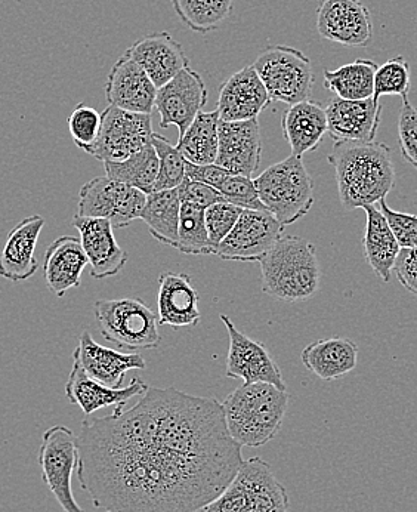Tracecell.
Masks as SVG:
<instances>
[{
  "instance_id": "cell-7",
  "label": "cell",
  "mask_w": 417,
  "mask_h": 512,
  "mask_svg": "<svg viewBox=\"0 0 417 512\" xmlns=\"http://www.w3.org/2000/svg\"><path fill=\"white\" fill-rule=\"evenodd\" d=\"M94 314L101 336L122 350H154L162 342L159 316L141 299H100Z\"/></svg>"
},
{
  "instance_id": "cell-4",
  "label": "cell",
  "mask_w": 417,
  "mask_h": 512,
  "mask_svg": "<svg viewBox=\"0 0 417 512\" xmlns=\"http://www.w3.org/2000/svg\"><path fill=\"white\" fill-rule=\"evenodd\" d=\"M262 292L286 302L313 298L320 289L321 268L313 243L298 236H283L259 259Z\"/></svg>"
},
{
  "instance_id": "cell-35",
  "label": "cell",
  "mask_w": 417,
  "mask_h": 512,
  "mask_svg": "<svg viewBox=\"0 0 417 512\" xmlns=\"http://www.w3.org/2000/svg\"><path fill=\"white\" fill-rule=\"evenodd\" d=\"M206 209L193 203H181L179 214L178 249L185 255H213L205 220Z\"/></svg>"
},
{
  "instance_id": "cell-44",
  "label": "cell",
  "mask_w": 417,
  "mask_h": 512,
  "mask_svg": "<svg viewBox=\"0 0 417 512\" xmlns=\"http://www.w3.org/2000/svg\"><path fill=\"white\" fill-rule=\"evenodd\" d=\"M394 273L400 285L417 296V246L401 249L395 261Z\"/></svg>"
},
{
  "instance_id": "cell-38",
  "label": "cell",
  "mask_w": 417,
  "mask_h": 512,
  "mask_svg": "<svg viewBox=\"0 0 417 512\" xmlns=\"http://www.w3.org/2000/svg\"><path fill=\"white\" fill-rule=\"evenodd\" d=\"M101 125H103V114L98 113L94 107L86 106L80 103L69 117V131L74 144L80 150H88L94 146L95 141L100 135Z\"/></svg>"
},
{
  "instance_id": "cell-16",
  "label": "cell",
  "mask_w": 417,
  "mask_h": 512,
  "mask_svg": "<svg viewBox=\"0 0 417 512\" xmlns=\"http://www.w3.org/2000/svg\"><path fill=\"white\" fill-rule=\"evenodd\" d=\"M261 157L262 141L258 119L219 122V147L215 165L234 175L255 178Z\"/></svg>"
},
{
  "instance_id": "cell-15",
  "label": "cell",
  "mask_w": 417,
  "mask_h": 512,
  "mask_svg": "<svg viewBox=\"0 0 417 512\" xmlns=\"http://www.w3.org/2000/svg\"><path fill=\"white\" fill-rule=\"evenodd\" d=\"M317 32L339 45L363 48L373 37V18L361 0H320Z\"/></svg>"
},
{
  "instance_id": "cell-13",
  "label": "cell",
  "mask_w": 417,
  "mask_h": 512,
  "mask_svg": "<svg viewBox=\"0 0 417 512\" xmlns=\"http://www.w3.org/2000/svg\"><path fill=\"white\" fill-rule=\"evenodd\" d=\"M206 103L208 88L205 80L190 66L185 67L174 79L157 89L154 107L160 114V128L176 126L181 138Z\"/></svg>"
},
{
  "instance_id": "cell-21",
  "label": "cell",
  "mask_w": 417,
  "mask_h": 512,
  "mask_svg": "<svg viewBox=\"0 0 417 512\" xmlns=\"http://www.w3.org/2000/svg\"><path fill=\"white\" fill-rule=\"evenodd\" d=\"M270 104L267 89L258 73L253 66H247L222 83L216 110L224 122H240L258 119Z\"/></svg>"
},
{
  "instance_id": "cell-2",
  "label": "cell",
  "mask_w": 417,
  "mask_h": 512,
  "mask_svg": "<svg viewBox=\"0 0 417 512\" xmlns=\"http://www.w3.org/2000/svg\"><path fill=\"white\" fill-rule=\"evenodd\" d=\"M327 160L335 168L339 199L347 211L376 205L394 188V160L386 144L335 143Z\"/></svg>"
},
{
  "instance_id": "cell-9",
  "label": "cell",
  "mask_w": 417,
  "mask_h": 512,
  "mask_svg": "<svg viewBox=\"0 0 417 512\" xmlns=\"http://www.w3.org/2000/svg\"><path fill=\"white\" fill-rule=\"evenodd\" d=\"M43 483L63 512H85L73 495L74 471L79 465L77 436L66 425H55L43 433L37 453Z\"/></svg>"
},
{
  "instance_id": "cell-8",
  "label": "cell",
  "mask_w": 417,
  "mask_h": 512,
  "mask_svg": "<svg viewBox=\"0 0 417 512\" xmlns=\"http://www.w3.org/2000/svg\"><path fill=\"white\" fill-rule=\"evenodd\" d=\"M252 66L264 83L271 103L295 106L310 100L314 86L313 63L299 49L286 45L268 46Z\"/></svg>"
},
{
  "instance_id": "cell-11",
  "label": "cell",
  "mask_w": 417,
  "mask_h": 512,
  "mask_svg": "<svg viewBox=\"0 0 417 512\" xmlns=\"http://www.w3.org/2000/svg\"><path fill=\"white\" fill-rule=\"evenodd\" d=\"M145 202L147 194L105 175L88 181L80 188L76 215L101 218L110 221L114 228H125L138 220Z\"/></svg>"
},
{
  "instance_id": "cell-29",
  "label": "cell",
  "mask_w": 417,
  "mask_h": 512,
  "mask_svg": "<svg viewBox=\"0 0 417 512\" xmlns=\"http://www.w3.org/2000/svg\"><path fill=\"white\" fill-rule=\"evenodd\" d=\"M366 212V230L363 237L364 259L372 268L376 277L383 283H389L394 271L395 261L401 246L389 228L388 222L375 205L363 208Z\"/></svg>"
},
{
  "instance_id": "cell-25",
  "label": "cell",
  "mask_w": 417,
  "mask_h": 512,
  "mask_svg": "<svg viewBox=\"0 0 417 512\" xmlns=\"http://www.w3.org/2000/svg\"><path fill=\"white\" fill-rule=\"evenodd\" d=\"M159 323L174 329L196 328L202 320L200 296L191 277L184 273H163L159 277Z\"/></svg>"
},
{
  "instance_id": "cell-17",
  "label": "cell",
  "mask_w": 417,
  "mask_h": 512,
  "mask_svg": "<svg viewBox=\"0 0 417 512\" xmlns=\"http://www.w3.org/2000/svg\"><path fill=\"white\" fill-rule=\"evenodd\" d=\"M157 86L145 70L123 54L111 67L105 82V98L111 107L131 113L151 114Z\"/></svg>"
},
{
  "instance_id": "cell-12",
  "label": "cell",
  "mask_w": 417,
  "mask_h": 512,
  "mask_svg": "<svg viewBox=\"0 0 417 512\" xmlns=\"http://www.w3.org/2000/svg\"><path fill=\"white\" fill-rule=\"evenodd\" d=\"M284 225L270 212L243 209L231 233L213 255L225 261L258 262L283 237Z\"/></svg>"
},
{
  "instance_id": "cell-18",
  "label": "cell",
  "mask_w": 417,
  "mask_h": 512,
  "mask_svg": "<svg viewBox=\"0 0 417 512\" xmlns=\"http://www.w3.org/2000/svg\"><path fill=\"white\" fill-rule=\"evenodd\" d=\"M379 101L335 97L326 107L327 132L335 143H373L381 125Z\"/></svg>"
},
{
  "instance_id": "cell-45",
  "label": "cell",
  "mask_w": 417,
  "mask_h": 512,
  "mask_svg": "<svg viewBox=\"0 0 417 512\" xmlns=\"http://www.w3.org/2000/svg\"><path fill=\"white\" fill-rule=\"evenodd\" d=\"M228 174L230 172L225 171L215 163L213 165H193V163L185 162V177L199 181V183L208 184L213 188H218Z\"/></svg>"
},
{
  "instance_id": "cell-40",
  "label": "cell",
  "mask_w": 417,
  "mask_h": 512,
  "mask_svg": "<svg viewBox=\"0 0 417 512\" xmlns=\"http://www.w3.org/2000/svg\"><path fill=\"white\" fill-rule=\"evenodd\" d=\"M243 209L233 203L221 202L206 209L205 220L208 228L209 240L215 252L216 246L231 233L236 222L239 221Z\"/></svg>"
},
{
  "instance_id": "cell-24",
  "label": "cell",
  "mask_w": 417,
  "mask_h": 512,
  "mask_svg": "<svg viewBox=\"0 0 417 512\" xmlns=\"http://www.w3.org/2000/svg\"><path fill=\"white\" fill-rule=\"evenodd\" d=\"M45 227V218L40 215L24 218L15 225L6 237L0 251V277L9 282H26L39 270L36 246Z\"/></svg>"
},
{
  "instance_id": "cell-10",
  "label": "cell",
  "mask_w": 417,
  "mask_h": 512,
  "mask_svg": "<svg viewBox=\"0 0 417 512\" xmlns=\"http://www.w3.org/2000/svg\"><path fill=\"white\" fill-rule=\"evenodd\" d=\"M153 135L151 114L131 113L110 106L103 111L98 140L85 153L104 163L123 162L150 146Z\"/></svg>"
},
{
  "instance_id": "cell-3",
  "label": "cell",
  "mask_w": 417,
  "mask_h": 512,
  "mask_svg": "<svg viewBox=\"0 0 417 512\" xmlns=\"http://www.w3.org/2000/svg\"><path fill=\"white\" fill-rule=\"evenodd\" d=\"M289 406L287 391L264 382L243 384L224 402L228 433L242 447H262L276 439Z\"/></svg>"
},
{
  "instance_id": "cell-41",
  "label": "cell",
  "mask_w": 417,
  "mask_h": 512,
  "mask_svg": "<svg viewBox=\"0 0 417 512\" xmlns=\"http://www.w3.org/2000/svg\"><path fill=\"white\" fill-rule=\"evenodd\" d=\"M398 144L404 160L417 171V107L410 103L409 95L403 97L398 117Z\"/></svg>"
},
{
  "instance_id": "cell-20",
  "label": "cell",
  "mask_w": 417,
  "mask_h": 512,
  "mask_svg": "<svg viewBox=\"0 0 417 512\" xmlns=\"http://www.w3.org/2000/svg\"><path fill=\"white\" fill-rule=\"evenodd\" d=\"M86 373L95 381L110 388H123L125 375L129 370H144L147 367L144 357L138 353H122L95 342L89 330H83L79 345L73 353Z\"/></svg>"
},
{
  "instance_id": "cell-34",
  "label": "cell",
  "mask_w": 417,
  "mask_h": 512,
  "mask_svg": "<svg viewBox=\"0 0 417 512\" xmlns=\"http://www.w3.org/2000/svg\"><path fill=\"white\" fill-rule=\"evenodd\" d=\"M179 20L194 33L218 30L233 14L234 0H171Z\"/></svg>"
},
{
  "instance_id": "cell-42",
  "label": "cell",
  "mask_w": 417,
  "mask_h": 512,
  "mask_svg": "<svg viewBox=\"0 0 417 512\" xmlns=\"http://www.w3.org/2000/svg\"><path fill=\"white\" fill-rule=\"evenodd\" d=\"M379 209L394 233L395 239L400 243L401 249L416 248L417 246V215L404 214L389 208L385 199L379 202Z\"/></svg>"
},
{
  "instance_id": "cell-6",
  "label": "cell",
  "mask_w": 417,
  "mask_h": 512,
  "mask_svg": "<svg viewBox=\"0 0 417 512\" xmlns=\"http://www.w3.org/2000/svg\"><path fill=\"white\" fill-rule=\"evenodd\" d=\"M289 495L273 468L255 456L240 467L227 489L196 512H287Z\"/></svg>"
},
{
  "instance_id": "cell-33",
  "label": "cell",
  "mask_w": 417,
  "mask_h": 512,
  "mask_svg": "<svg viewBox=\"0 0 417 512\" xmlns=\"http://www.w3.org/2000/svg\"><path fill=\"white\" fill-rule=\"evenodd\" d=\"M104 168L105 174L111 180L150 194L153 193L159 175V157L153 144H150L123 162L104 163Z\"/></svg>"
},
{
  "instance_id": "cell-37",
  "label": "cell",
  "mask_w": 417,
  "mask_h": 512,
  "mask_svg": "<svg viewBox=\"0 0 417 512\" xmlns=\"http://www.w3.org/2000/svg\"><path fill=\"white\" fill-rule=\"evenodd\" d=\"M412 85V72L403 55L391 58L378 67L375 74V94L373 100L379 101L383 95H409Z\"/></svg>"
},
{
  "instance_id": "cell-26",
  "label": "cell",
  "mask_w": 417,
  "mask_h": 512,
  "mask_svg": "<svg viewBox=\"0 0 417 512\" xmlns=\"http://www.w3.org/2000/svg\"><path fill=\"white\" fill-rule=\"evenodd\" d=\"M89 261L79 237L61 236L48 246L43 274L49 291L63 298L70 289L79 288Z\"/></svg>"
},
{
  "instance_id": "cell-30",
  "label": "cell",
  "mask_w": 417,
  "mask_h": 512,
  "mask_svg": "<svg viewBox=\"0 0 417 512\" xmlns=\"http://www.w3.org/2000/svg\"><path fill=\"white\" fill-rule=\"evenodd\" d=\"M179 214L181 199L178 191H153L147 194V202L142 209L139 220L147 224L151 236L162 245L178 246Z\"/></svg>"
},
{
  "instance_id": "cell-43",
  "label": "cell",
  "mask_w": 417,
  "mask_h": 512,
  "mask_svg": "<svg viewBox=\"0 0 417 512\" xmlns=\"http://www.w3.org/2000/svg\"><path fill=\"white\" fill-rule=\"evenodd\" d=\"M181 203H193L200 208L208 209L216 203L225 202L224 196L216 188L199 181L190 180L185 177L181 185L176 188Z\"/></svg>"
},
{
  "instance_id": "cell-39",
  "label": "cell",
  "mask_w": 417,
  "mask_h": 512,
  "mask_svg": "<svg viewBox=\"0 0 417 512\" xmlns=\"http://www.w3.org/2000/svg\"><path fill=\"white\" fill-rule=\"evenodd\" d=\"M216 190L224 196L225 202L233 203V205L239 206V208L252 209V211H267L264 203L259 199L258 190H256L255 183H253V178L234 175L230 172Z\"/></svg>"
},
{
  "instance_id": "cell-27",
  "label": "cell",
  "mask_w": 417,
  "mask_h": 512,
  "mask_svg": "<svg viewBox=\"0 0 417 512\" xmlns=\"http://www.w3.org/2000/svg\"><path fill=\"white\" fill-rule=\"evenodd\" d=\"M281 131L293 156L317 150L327 134L326 107L310 100L287 107L281 116Z\"/></svg>"
},
{
  "instance_id": "cell-32",
  "label": "cell",
  "mask_w": 417,
  "mask_h": 512,
  "mask_svg": "<svg viewBox=\"0 0 417 512\" xmlns=\"http://www.w3.org/2000/svg\"><path fill=\"white\" fill-rule=\"evenodd\" d=\"M218 110L200 111L190 128L179 138L176 148L181 151L187 162L193 165H213L218 156L219 147Z\"/></svg>"
},
{
  "instance_id": "cell-22",
  "label": "cell",
  "mask_w": 417,
  "mask_h": 512,
  "mask_svg": "<svg viewBox=\"0 0 417 512\" xmlns=\"http://www.w3.org/2000/svg\"><path fill=\"white\" fill-rule=\"evenodd\" d=\"M125 55L145 70L157 89L190 66L181 43L168 32L151 33L142 37L131 48L126 49Z\"/></svg>"
},
{
  "instance_id": "cell-1",
  "label": "cell",
  "mask_w": 417,
  "mask_h": 512,
  "mask_svg": "<svg viewBox=\"0 0 417 512\" xmlns=\"http://www.w3.org/2000/svg\"><path fill=\"white\" fill-rule=\"evenodd\" d=\"M242 449L218 400L148 387L131 409L82 422L76 473L107 512H196L237 476Z\"/></svg>"
},
{
  "instance_id": "cell-28",
  "label": "cell",
  "mask_w": 417,
  "mask_h": 512,
  "mask_svg": "<svg viewBox=\"0 0 417 512\" xmlns=\"http://www.w3.org/2000/svg\"><path fill=\"white\" fill-rule=\"evenodd\" d=\"M304 366L323 381H335L357 367L358 347L348 338L320 339L311 342L301 354Z\"/></svg>"
},
{
  "instance_id": "cell-36",
  "label": "cell",
  "mask_w": 417,
  "mask_h": 512,
  "mask_svg": "<svg viewBox=\"0 0 417 512\" xmlns=\"http://www.w3.org/2000/svg\"><path fill=\"white\" fill-rule=\"evenodd\" d=\"M159 157V175L153 191L175 190L185 180V162L181 151L169 143L168 138L154 134L151 140Z\"/></svg>"
},
{
  "instance_id": "cell-31",
  "label": "cell",
  "mask_w": 417,
  "mask_h": 512,
  "mask_svg": "<svg viewBox=\"0 0 417 512\" xmlns=\"http://www.w3.org/2000/svg\"><path fill=\"white\" fill-rule=\"evenodd\" d=\"M378 67L375 61L360 58L339 69L324 70V88L342 100H369L375 94Z\"/></svg>"
},
{
  "instance_id": "cell-5",
  "label": "cell",
  "mask_w": 417,
  "mask_h": 512,
  "mask_svg": "<svg viewBox=\"0 0 417 512\" xmlns=\"http://www.w3.org/2000/svg\"><path fill=\"white\" fill-rule=\"evenodd\" d=\"M265 209L286 225L304 218L314 206V183L302 157L289 156L253 178Z\"/></svg>"
},
{
  "instance_id": "cell-23",
  "label": "cell",
  "mask_w": 417,
  "mask_h": 512,
  "mask_svg": "<svg viewBox=\"0 0 417 512\" xmlns=\"http://www.w3.org/2000/svg\"><path fill=\"white\" fill-rule=\"evenodd\" d=\"M150 385L142 379L134 378L131 384L123 388H110L92 379L83 367L73 360L69 381L66 384V397L71 404H76L86 416L92 415L104 407L123 409L126 403L142 396Z\"/></svg>"
},
{
  "instance_id": "cell-14",
  "label": "cell",
  "mask_w": 417,
  "mask_h": 512,
  "mask_svg": "<svg viewBox=\"0 0 417 512\" xmlns=\"http://www.w3.org/2000/svg\"><path fill=\"white\" fill-rule=\"evenodd\" d=\"M219 317L230 336L227 357L228 378L242 379L244 384L264 382V384L274 385L278 390L287 391L280 367L267 347L240 332L230 317L225 314Z\"/></svg>"
},
{
  "instance_id": "cell-19",
  "label": "cell",
  "mask_w": 417,
  "mask_h": 512,
  "mask_svg": "<svg viewBox=\"0 0 417 512\" xmlns=\"http://www.w3.org/2000/svg\"><path fill=\"white\" fill-rule=\"evenodd\" d=\"M71 224L79 231L80 243L91 265V276L97 280L117 276L129 258L117 243L111 222L74 215Z\"/></svg>"
}]
</instances>
